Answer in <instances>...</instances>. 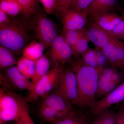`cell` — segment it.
Listing matches in <instances>:
<instances>
[{"label":"cell","instance_id":"obj_29","mask_svg":"<svg viewBox=\"0 0 124 124\" xmlns=\"http://www.w3.org/2000/svg\"><path fill=\"white\" fill-rule=\"evenodd\" d=\"M111 78L100 74L98 82L96 96L98 97L102 96L103 92L111 82Z\"/></svg>","mask_w":124,"mask_h":124},{"label":"cell","instance_id":"obj_41","mask_svg":"<svg viewBox=\"0 0 124 124\" xmlns=\"http://www.w3.org/2000/svg\"><path fill=\"white\" fill-rule=\"evenodd\" d=\"M115 124H122L119 119V118L117 116H116V123Z\"/></svg>","mask_w":124,"mask_h":124},{"label":"cell","instance_id":"obj_27","mask_svg":"<svg viewBox=\"0 0 124 124\" xmlns=\"http://www.w3.org/2000/svg\"><path fill=\"white\" fill-rule=\"evenodd\" d=\"M91 124H115L116 116L111 111H104Z\"/></svg>","mask_w":124,"mask_h":124},{"label":"cell","instance_id":"obj_21","mask_svg":"<svg viewBox=\"0 0 124 124\" xmlns=\"http://www.w3.org/2000/svg\"><path fill=\"white\" fill-rule=\"evenodd\" d=\"M17 67L21 73L28 79H32L35 70V62L22 56L18 59Z\"/></svg>","mask_w":124,"mask_h":124},{"label":"cell","instance_id":"obj_13","mask_svg":"<svg viewBox=\"0 0 124 124\" xmlns=\"http://www.w3.org/2000/svg\"><path fill=\"white\" fill-rule=\"evenodd\" d=\"M84 32L89 41L92 42L96 48L102 49L113 39L106 31L93 21L88 24L86 29H84Z\"/></svg>","mask_w":124,"mask_h":124},{"label":"cell","instance_id":"obj_35","mask_svg":"<svg viewBox=\"0 0 124 124\" xmlns=\"http://www.w3.org/2000/svg\"><path fill=\"white\" fill-rule=\"evenodd\" d=\"M119 83V82H118L111 81L110 84L103 92L102 96H104V95L106 96L114 91L117 88V85Z\"/></svg>","mask_w":124,"mask_h":124},{"label":"cell","instance_id":"obj_40","mask_svg":"<svg viewBox=\"0 0 124 124\" xmlns=\"http://www.w3.org/2000/svg\"><path fill=\"white\" fill-rule=\"evenodd\" d=\"M0 124H6V123H3V122H0ZM23 124V122L22 120L21 119L20 121H19V122H16L15 124Z\"/></svg>","mask_w":124,"mask_h":124},{"label":"cell","instance_id":"obj_8","mask_svg":"<svg viewBox=\"0 0 124 124\" xmlns=\"http://www.w3.org/2000/svg\"><path fill=\"white\" fill-rule=\"evenodd\" d=\"M0 77L8 82V85L18 90H31L32 84L31 81L28 79L18 70L17 67L12 66L4 69V75Z\"/></svg>","mask_w":124,"mask_h":124},{"label":"cell","instance_id":"obj_9","mask_svg":"<svg viewBox=\"0 0 124 124\" xmlns=\"http://www.w3.org/2000/svg\"><path fill=\"white\" fill-rule=\"evenodd\" d=\"M124 101V82L104 98L95 102L91 108L93 115L98 116L112 105Z\"/></svg>","mask_w":124,"mask_h":124},{"label":"cell","instance_id":"obj_31","mask_svg":"<svg viewBox=\"0 0 124 124\" xmlns=\"http://www.w3.org/2000/svg\"><path fill=\"white\" fill-rule=\"evenodd\" d=\"M73 0H56L55 11L62 16L70 8Z\"/></svg>","mask_w":124,"mask_h":124},{"label":"cell","instance_id":"obj_7","mask_svg":"<svg viewBox=\"0 0 124 124\" xmlns=\"http://www.w3.org/2000/svg\"><path fill=\"white\" fill-rule=\"evenodd\" d=\"M50 47V62L54 67L62 66L71 60L72 50L62 35L56 37Z\"/></svg>","mask_w":124,"mask_h":124},{"label":"cell","instance_id":"obj_34","mask_svg":"<svg viewBox=\"0 0 124 124\" xmlns=\"http://www.w3.org/2000/svg\"><path fill=\"white\" fill-rule=\"evenodd\" d=\"M21 119L23 124H36L32 119L29 115L28 106L24 108L22 113Z\"/></svg>","mask_w":124,"mask_h":124},{"label":"cell","instance_id":"obj_17","mask_svg":"<svg viewBox=\"0 0 124 124\" xmlns=\"http://www.w3.org/2000/svg\"><path fill=\"white\" fill-rule=\"evenodd\" d=\"M50 64V60L49 58L44 54L36 62L35 73L31 79L32 87L29 92L34 88L39 80L49 70Z\"/></svg>","mask_w":124,"mask_h":124},{"label":"cell","instance_id":"obj_23","mask_svg":"<svg viewBox=\"0 0 124 124\" xmlns=\"http://www.w3.org/2000/svg\"><path fill=\"white\" fill-rule=\"evenodd\" d=\"M84 33V28L80 31L69 30L63 28L62 29V35L71 48Z\"/></svg>","mask_w":124,"mask_h":124},{"label":"cell","instance_id":"obj_10","mask_svg":"<svg viewBox=\"0 0 124 124\" xmlns=\"http://www.w3.org/2000/svg\"><path fill=\"white\" fill-rule=\"evenodd\" d=\"M88 16L85 10L80 12L69 8L61 16L63 28L76 31L82 30L88 22Z\"/></svg>","mask_w":124,"mask_h":124},{"label":"cell","instance_id":"obj_28","mask_svg":"<svg viewBox=\"0 0 124 124\" xmlns=\"http://www.w3.org/2000/svg\"><path fill=\"white\" fill-rule=\"evenodd\" d=\"M122 15L124 19L112 31L106 32L111 38L114 39L123 40L124 38V11H122Z\"/></svg>","mask_w":124,"mask_h":124},{"label":"cell","instance_id":"obj_43","mask_svg":"<svg viewBox=\"0 0 124 124\" xmlns=\"http://www.w3.org/2000/svg\"><path fill=\"white\" fill-rule=\"evenodd\" d=\"M123 40H124V39H123Z\"/></svg>","mask_w":124,"mask_h":124},{"label":"cell","instance_id":"obj_5","mask_svg":"<svg viewBox=\"0 0 124 124\" xmlns=\"http://www.w3.org/2000/svg\"><path fill=\"white\" fill-rule=\"evenodd\" d=\"M64 68L62 66L54 67L39 80L26 98L27 102L37 101L43 98L57 88Z\"/></svg>","mask_w":124,"mask_h":124},{"label":"cell","instance_id":"obj_14","mask_svg":"<svg viewBox=\"0 0 124 124\" xmlns=\"http://www.w3.org/2000/svg\"><path fill=\"white\" fill-rule=\"evenodd\" d=\"M92 21L107 32L112 31L124 19L115 13L109 12L91 17Z\"/></svg>","mask_w":124,"mask_h":124},{"label":"cell","instance_id":"obj_18","mask_svg":"<svg viewBox=\"0 0 124 124\" xmlns=\"http://www.w3.org/2000/svg\"><path fill=\"white\" fill-rule=\"evenodd\" d=\"M52 124H90L88 119L81 112L75 109L59 117Z\"/></svg>","mask_w":124,"mask_h":124},{"label":"cell","instance_id":"obj_1","mask_svg":"<svg viewBox=\"0 0 124 124\" xmlns=\"http://www.w3.org/2000/svg\"><path fill=\"white\" fill-rule=\"evenodd\" d=\"M78 87V106L91 108L95 101L99 78L103 68H95L85 64L81 59L73 62Z\"/></svg>","mask_w":124,"mask_h":124},{"label":"cell","instance_id":"obj_25","mask_svg":"<svg viewBox=\"0 0 124 124\" xmlns=\"http://www.w3.org/2000/svg\"><path fill=\"white\" fill-rule=\"evenodd\" d=\"M89 40L85 33L72 47L73 55L76 57L78 58L80 55L86 51L89 48Z\"/></svg>","mask_w":124,"mask_h":124},{"label":"cell","instance_id":"obj_11","mask_svg":"<svg viewBox=\"0 0 124 124\" xmlns=\"http://www.w3.org/2000/svg\"><path fill=\"white\" fill-rule=\"evenodd\" d=\"M41 105L52 108L62 116L66 115L75 110L70 103L55 90L43 98Z\"/></svg>","mask_w":124,"mask_h":124},{"label":"cell","instance_id":"obj_22","mask_svg":"<svg viewBox=\"0 0 124 124\" xmlns=\"http://www.w3.org/2000/svg\"><path fill=\"white\" fill-rule=\"evenodd\" d=\"M38 115L44 121L53 123L63 116L57 111L50 107L40 105L38 110Z\"/></svg>","mask_w":124,"mask_h":124},{"label":"cell","instance_id":"obj_42","mask_svg":"<svg viewBox=\"0 0 124 124\" xmlns=\"http://www.w3.org/2000/svg\"><path fill=\"white\" fill-rule=\"evenodd\" d=\"M0 1H11V2H18L17 0H0Z\"/></svg>","mask_w":124,"mask_h":124},{"label":"cell","instance_id":"obj_2","mask_svg":"<svg viewBox=\"0 0 124 124\" xmlns=\"http://www.w3.org/2000/svg\"><path fill=\"white\" fill-rule=\"evenodd\" d=\"M26 21L13 19L7 23H0V44L16 55L23 54L24 48L31 39Z\"/></svg>","mask_w":124,"mask_h":124},{"label":"cell","instance_id":"obj_19","mask_svg":"<svg viewBox=\"0 0 124 124\" xmlns=\"http://www.w3.org/2000/svg\"><path fill=\"white\" fill-rule=\"evenodd\" d=\"M45 48L42 43L33 41L30 42L24 48L23 52V56L36 62L43 55Z\"/></svg>","mask_w":124,"mask_h":124},{"label":"cell","instance_id":"obj_36","mask_svg":"<svg viewBox=\"0 0 124 124\" xmlns=\"http://www.w3.org/2000/svg\"><path fill=\"white\" fill-rule=\"evenodd\" d=\"M12 19L8 17L7 14L0 10V23H7L11 22Z\"/></svg>","mask_w":124,"mask_h":124},{"label":"cell","instance_id":"obj_3","mask_svg":"<svg viewBox=\"0 0 124 124\" xmlns=\"http://www.w3.org/2000/svg\"><path fill=\"white\" fill-rule=\"evenodd\" d=\"M25 98L4 88L0 89V122L20 121L28 106Z\"/></svg>","mask_w":124,"mask_h":124},{"label":"cell","instance_id":"obj_4","mask_svg":"<svg viewBox=\"0 0 124 124\" xmlns=\"http://www.w3.org/2000/svg\"><path fill=\"white\" fill-rule=\"evenodd\" d=\"M26 22L31 33L45 48L50 46L58 35L56 25L43 11L35 15Z\"/></svg>","mask_w":124,"mask_h":124},{"label":"cell","instance_id":"obj_6","mask_svg":"<svg viewBox=\"0 0 124 124\" xmlns=\"http://www.w3.org/2000/svg\"><path fill=\"white\" fill-rule=\"evenodd\" d=\"M55 91L72 104L78 105V87L76 75L73 69H64Z\"/></svg>","mask_w":124,"mask_h":124},{"label":"cell","instance_id":"obj_30","mask_svg":"<svg viewBox=\"0 0 124 124\" xmlns=\"http://www.w3.org/2000/svg\"><path fill=\"white\" fill-rule=\"evenodd\" d=\"M94 0H73L69 8L80 12L86 10Z\"/></svg>","mask_w":124,"mask_h":124},{"label":"cell","instance_id":"obj_37","mask_svg":"<svg viewBox=\"0 0 124 124\" xmlns=\"http://www.w3.org/2000/svg\"><path fill=\"white\" fill-rule=\"evenodd\" d=\"M122 77V75L121 72L117 70L111 77V81L120 82L121 80Z\"/></svg>","mask_w":124,"mask_h":124},{"label":"cell","instance_id":"obj_32","mask_svg":"<svg viewBox=\"0 0 124 124\" xmlns=\"http://www.w3.org/2000/svg\"><path fill=\"white\" fill-rule=\"evenodd\" d=\"M42 4L45 11L48 14L53 13L55 10L56 0H39Z\"/></svg>","mask_w":124,"mask_h":124},{"label":"cell","instance_id":"obj_20","mask_svg":"<svg viewBox=\"0 0 124 124\" xmlns=\"http://www.w3.org/2000/svg\"><path fill=\"white\" fill-rule=\"evenodd\" d=\"M18 59L13 51L1 46L0 47V68L1 69H7L17 64Z\"/></svg>","mask_w":124,"mask_h":124},{"label":"cell","instance_id":"obj_39","mask_svg":"<svg viewBox=\"0 0 124 124\" xmlns=\"http://www.w3.org/2000/svg\"><path fill=\"white\" fill-rule=\"evenodd\" d=\"M117 117L119 119L121 124H124V114L121 115Z\"/></svg>","mask_w":124,"mask_h":124},{"label":"cell","instance_id":"obj_15","mask_svg":"<svg viewBox=\"0 0 124 124\" xmlns=\"http://www.w3.org/2000/svg\"><path fill=\"white\" fill-rule=\"evenodd\" d=\"M117 0H94L86 10L90 17L111 12L116 4Z\"/></svg>","mask_w":124,"mask_h":124},{"label":"cell","instance_id":"obj_12","mask_svg":"<svg viewBox=\"0 0 124 124\" xmlns=\"http://www.w3.org/2000/svg\"><path fill=\"white\" fill-rule=\"evenodd\" d=\"M102 50L108 63L124 73V51L116 43V39H113Z\"/></svg>","mask_w":124,"mask_h":124},{"label":"cell","instance_id":"obj_38","mask_svg":"<svg viewBox=\"0 0 124 124\" xmlns=\"http://www.w3.org/2000/svg\"><path fill=\"white\" fill-rule=\"evenodd\" d=\"M116 41L117 44L122 48L124 51V42L120 41L119 40L116 39Z\"/></svg>","mask_w":124,"mask_h":124},{"label":"cell","instance_id":"obj_16","mask_svg":"<svg viewBox=\"0 0 124 124\" xmlns=\"http://www.w3.org/2000/svg\"><path fill=\"white\" fill-rule=\"evenodd\" d=\"M21 9L22 18L27 21L35 15L42 11L39 0H17Z\"/></svg>","mask_w":124,"mask_h":124},{"label":"cell","instance_id":"obj_24","mask_svg":"<svg viewBox=\"0 0 124 124\" xmlns=\"http://www.w3.org/2000/svg\"><path fill=\"white\" fill-rule=\"evenodd\" d=\"M0 10L7 15L13 17L16 16L21 13L20 6L18 2L0 1Z\"/></svg>","mask_w":124,"mask_h":124},{"label":"cell","instance_id":"obj_26","mask_svg":"<svg viewBox=\"0 0 124 124\" xmlns=\"http://www.w3.org/2000/svg\"><path fill=\"white\" fill-rule=\"evenodd\" d=\"M81 60L86 65L95 68H99L95 49L89 48L81 55Z\"/></svg>","mask_w":124,"mask_h":124},{"label":"cell","instance_id":"obj_33","mask_svg":"<svg viewBox=\"0 0 124 124\" xmlns=\"http://www.w3.org/2000/svg\"><path fill=\"white\" fill-rule=\"evenodd\" d=\"M95 50L99 67V68H104L107 66L108 63V60L103 53L102 49L95 48Z\"/></svg>","mask_w":124,"mask_h":124}]
</instances>
